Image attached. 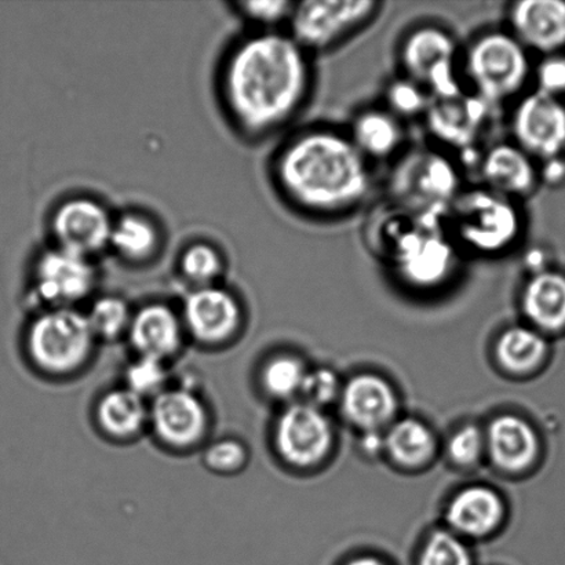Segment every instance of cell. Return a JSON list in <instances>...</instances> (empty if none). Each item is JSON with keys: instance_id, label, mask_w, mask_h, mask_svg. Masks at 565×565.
Segmentation results:
<instances>
[{"instance_id": "cell-10", "label": "cell", "mask_w": 565, "mask_h": 565, "mask_svg": "<svg viewBox=\"0 0 565 565\" xmlns=\"http://www.w3.org/2000/svg\"><path fill=\"white\" fill-rule=\"evenodd\" d=\"M94 341L96 335L86 315L74 308H52L33 321L28 349L38 367L66 374L86 362Z\"/></svg>"}, {"instance_id": "cell-33", "label": "cell", "mask_w": 565, "mask_h": 565, "mask_svg": "<svg viewBox=\"0 0 565 565\" xmlns=\"http://www.w3.org/2000/svg\"><path fill=\"white\" fill-rule=\"evenodd\" d=\"M127 390L140 397L153 396L166 391L168 370L164 360L140 356L126 373Z\"/></svg>"}, {"instance_id": "cell-29", "label": "cell", "mask_w": 565, "mask_h": 565, "mask_svg": "<svg viewBox=\"0 0 565 565\" xmlns=\"http://www.w3.org/2000/svg\"><path fill=\"white\" fill-rule=\"evenodd\" d=\"M431 99L430 94L417 82L398 74L387 81L381 104L407 125L408 121L424 120Z\"/></svg>"}, {"instance_id": "cell-15", "label": "cell", "mask_w": 565, "mask_h": 565, "mask_svg": "<svg viewBox=\"0 0 565 565\" xmlns=\"http://www.w3.org/2000/svg\"><path fill=\"white\" fill-rule=\"evenodd\" d=\"M276 448L285 461L297 467L319 462L330 450L332 431L319 407L294 404L282 412L275 431Z\"/></svg>"}, {"instance_id": "cell-17", "label": "cell", "mask_w": 565, "mask_h": 565, "mask_svg": "<svg viewBox=\"0 0 565 565\" xmlns=\"http://www.w3.org/2000/svg\"><path fill=\"white\" fill-rule=\"evenodd\" d=\"M154 434L166 445L190 447L206 434L209 417L201 398L186 390L159 393L149 409Z\"/></svg>"}, {"instance_id": "cell-16", "label": "cell", "mask_w": 565, "mask_h": 565, "mask_svg": "<svg viewBox=\"0 0 565 565\" xmlns=\"http://www.w3.org/2000/svg\"><path fill=\"white\" fill-rule=\"evenodd\" d=\"M507 30L541 57L565 52V2L519 0L508 6Z\"/></svg>"}, {"instance_id": "cell-27", "label": "cell", "mask_w": 565, "mask_h": 565, "mask_svg": "<svg viewBox=\"0 0 565 565\" xmlns=\"http://www.w3.org/2000/svg\"><path fill=\"white\" fill-rule=\"evenodd\" d=\"M385 446L397 462L415 467L428 461L434 454L435 440L425 425L415 419H404L390 430Z\"/></svg>"}, {"instance_id": "cell-8", "label": "cell", "mask_w": 565, "mask_h": 565, "mask_svg": "<svg viewBox=\"0 0 565 565\" xmlns=\"http://www.w3.org/2000/svg\"><path fill=\"white\" fill-rule=\"evenodd\" d=\"M374 0H305L294 6L288 35L310 55L340 46L381 14Z\"/></svg>"}, {"instance_id": "cell-12", "label": "cell", "mask_w": 565, "mask_h": 565, "mask_svg": "<svg viewBox=\"0 0 565 565\" xmlns=\"http://www.w3.org/2000/svg\"><path fill=\"white\" fill-rule=\"evenodd\" d=\"M97 285L92 258L54 246L38 257L33 287L38 297L52 308H72L83 301Z\"/></svg>"}, {"instance_id": "cell-39", "label": "cell", "mask_w": 565, "mask_h": 565, "mask_svg": "<svg viewBox=\"0 0 565 565\" xmlns=\"http://www.w3.org/2000/svg\"><path fill=\"white\" fill-rule=\"evenodd\" d=\"M483 436L476 426H467L452 436L448 445V454L459 465H469L478 461L483 450Z\"/></svg>"}, {"instance_id": "cell-28", "label": "cell", "mask_w": 565, "mask_h": 565, "mask_svg": "<svg viewBox=\"0 0 565 565\" xmlns=\"http://www.w3.org/2000/svg\"><path fill=\"white\" fill-rule=\"evenodd\" d=\"M546 343L539 332L525 327H512L498 342V359L508 370L524 373L544 359Z\"/></svg>"}, {"instance_id": "cell-1", "label": "cell", "mask_w": 565, "mask_h": 565, "mask_svg": "<svg viewBox=\"0 0 565 565\" xmlns=\"http://www.w3.org/2000/svg\"><path fill=\"white\" fill-rule=\"evenodd\" d=\"M313 81L310 54L288 33H254L225 61V107L247 135L267 136L297 118L309 102Z\"/></svg>"}, {"instance_id": "cell-13", "label": "cell", "mask_w": 565, "mask_h": 565, "mask_svg": "<svg viewBox=\"0 0 565 565\" xmlns=\"http://www.w3.org/2000/svg\"><path fill=\"white\" fill-rule=\"evenodd\" d=\"M478 184L522 203L542 184L540 163L512 140L490 143L478 163Z\"/></svg>"}, {"instance_id": "cell-23", "label": "cell", "mask_w": 565, "mask_h": 565, "mask_svg": "<svg viewBox=\"0 0 565 565\" xmlns=\"http://www.w3.org/2000/svg\"><path fill=\"white\" fill-rule=\"evenodd\" d=\"M489 448L498 467L518 472L534 461L539 441L534 430L523 419L501 417L490 426Z\"/></svg>"}, {"instance_id": "cell-21", "label": "cell", "mask_w": 565, "mask_h": 565, "mask_svg": "<svg viewBox=\"0 0 565 565\" xmlns=\"http://www.w3.org/2000/svg\"><path fill=\"white\" fill-rule=\"evenodd\" d=\"M523 312L534 326L545 331L565 327V275L540 267L531 269L520 297Z\"/></svg>"}, {"instance_id": "cell-37", "label": "cell", "mask_w": 565, "mask_h": 565, "mask_svg": "<svg viewBox=\"0 0 565 565\" xmlns=\"http://www.w3.org/2000/svg\"><path fill=\"white\" fill-rule=\"evenodd\" d=\"M533 88L564 98L565 96V54L547 55L534 65Z\"/></svg>"}, {"instance_id": "cell-7", "label": "cell", "mask_w": 565, "mask_h": 565, "mask_svg": "<svg viewBox=\"0 0 565 565\" xmlns=\"http://www.w3.org/2000/svg\"><path fill=\"white\" fill-rule=\"evenodd\" d=\"M401 75L417 82L434 99L467 90L462 75V46L448 28L419 22L409 28L397 46Z\"/></svg>"}, {"instance_id": "cell-40", "label": "cell", "mask_w": 565, "mask_h": 565, "mask_svg": "<svg viewBox=\"0 0 565 565\" xmlns=\"http://www.w3.org/2000/svg\"><path fill=\"white\" fill-rule=\"evenodd\" d=\"M385 446V440L376 430H369L363 439V448L367 454H379L382 447Z\"/></svg>"}, {"instance_id": "cell-31", "label": "cell", "mask_w": 565, "mask_h": 565, "mask_svg": "<svg viewBox=\"0 0 565 565\" xmlns=\"http://www.w3.org/2000/svg\"><path fill=\"white\" fill-rule=\"evenodd\" d=\"M86 318L96 338L114 340L121 332L129 331L132 313L125 299L105 296L93 302Z\"/></svg>"}, {"instance_id": "cell-30", "label": "cell", "mask_w": 565, "mask_h": 565, "mask_svg": "<svg viewBox=\"0 0 565 565\" xmlns=\"http://www.w3.org/2000/svg\"><path fill=\"white\" fill-rule=\"evenodd\" d=\"M180 269L182 276L196 288L213 286L223 274L224 259L217 248L209 243L198 242L181 254Z\"/></svg>"}, {"instance_id": "cell-6", "label": "cell", "mask_w": 565, "mask_h": 565, "mask_svg": "<svg viewBox=\"0 0 565 565\" xmlns=\"http://www.w3.org/2000/svg\"><path fill=\"white\" fill-rule=\"evenodd\" d=\"M465 87L494 109L518 102L533 85V54L503 28L476 33L462 46Z\"/></svg>"}, {"instance_id": "cell-20", "label": "cell", "mask_w": 565, "mask_h": 565, "mask_svg": "<svg viewBox=\"0 0 565 565\" xmlns=\"http://www.w3.org/2000/svg\"><path fill=\"white\" fill-rule=\"evenodd\" d=\"M129 337L140 356L166 360L181 347L182 323L168 305L151 303L132 315Z\"/></svg>"}, {"instance_id": "cell-5", "label": "cell", "mask_w": 565, "mask_h": 565, "mask_svg": "<svg viewBox=\"0 0 565 565\" xmlns=\"http://www.w3.org/2000/svg\"><path fill=\"white\" fill-rule=\"evenodd\" d=\"M465 168L431 142L408 146L386 175L387 203L407 212L443 217L467 186Z\"/></svg>"}, {"instance_id": "cell-11", "label": "cell", "mask_w": 565, "mask_h": 565, "mask_svg": "<svg viewBox=\"0 0 565 565\" xmlns=\"http://www.w3.org/2000/svg\"><path fill=\"white\" fill-rule=\"evenodd\" d=\"M511 131L512 141L540 164L564 158V98L531 88L512 105Z\"/></svg>"}, {"instance_id": "cell-3", "label": "cell", "mask_w": 565, "mask_h": 565, "mask_svg": "<svg viewBox=\"0 0 565 565\" xmlns=\"http://www.w3.org/2000/svg\"><path fill=\"white\" fill-rule=\"evenodd\" d=\"M364 235L376 262L408 290H441L456 279L465 262L443 217L407 212L391 203L376 210Z\"/></svg>"}, {"instance_id": "cell-14", "label": "cell", "mask_w": 565, "mask_h": 565, "mask_svg": "<svg viewBox=\"0 0 565 565\" xmlns=\"http://www.w3.org/2000/svg\"><path fill=\"white\" fill-rule=\"evenodd\" d=\"M114 221L107 207L94 199H68L52 217L55 246L92 258L109 246Z\"/></svg>"}, {"instance_id": "cell-24", "label": "cell", "mask_w": 565, "mask_h": 565, "mask_svg": "<svg viewBox=\"0 0 565 565\" xmlns=\"http://www.w3.org/2000/svg\"><path fill=\"white\" fill-rule=\"evenodd\" d=\"M502 503L494 491L472 487L457 495L448 508L447 520L454 529L468 535H484L497 527Z\"/></svg>"}, {"instance_id": "cell-19", "label": "cell", "mask_w": 565, "mask_h": 565, "mask_svg": "<svg viewBox=\"0 0 565 565\" xmlns=\"http://www.w3.org/2000/svg\"><path fill=\"white\" fill-rule=\"evenodd\" d=\"M406 126L380 103L356 110L345 130L371 164H391L408 147Z\"/></svg>"}, {"instance_id": "cell-41", "label": "cell", "mask_w": 565, "mask_h": 565, "mask_svg": "<svg viewBox=\"0 0 565 565\" xmlns=\"http://www.w3.org/2000/svg\"><path fill=\"white\" fill-rule=\"evenodd\" d=\"M348 565H386L380 561H376V558L373 557H363L358 558V561H353L352 563H349Z\"/></svg>"}, {"instance_id": "cell-38", "label": "cell", "mask_w": 565, "mask_h": 565, "mask_svg": "<svg viewBox=\"0 0 565 565\" xmlns=\"http://www.w3.org/2000/svg\"><path fill=\"white\" fill-rule=\"evenodd\" d=\"M302 395L307 396L310 406H323L334 401L338 393V380L330 370H318L305 376Z\"/></svg>"}, {"instance_id": "cell-2", "label": "cell", "mask_w": 565, "mask_h": 565, "mask_svg": "<svg viewBox=\"0 0 565 565\" xmlns=\"http://www.w3.org/2000/svg\"><path fill=\"white\" fill-rule=\"evenodd\" d=\"M273 174L282 199L305 217L331 221L363 207L373 190V164L345 129L305 127L282 143Z\"/></svg>"}, {"instance_id": "cell-9", "label": "cell", "mask_w": 565, "mask_h": 565, "mask_svg": "<svg viewBox=\"0 0 565 565\" xmlns=\"http://www.w3.org/2000/svg\"><path fill=\"white\" fill-rule=\"evenodd\" d=\"M495 113L491 105L465 90L458 96L431 99L423 121L429 142L451 153L467 168L476 166L484 151Z\"/></svg>"}, {"instance_id": "cell-32", "label": "cell", "mask_w": 565, "mask_h": 565, "mask_svg": "<svg viewBox=\"0 0 565 565\" xmlns=\"http://www.w3.org/2000/svg\"><path fill=\"white\" fill-rule=\"evenodd\" d=\"M307 374L297 359L281 356L274 359L264 369L263 382L269 395L286 398L301 393Z\"/></svg>"}, {"instance_id": "cell-4", "label": "cell", "mask_w": 565, "mask_h": 565, "mask_svg": "<svg viewBox=\"0 0 565 565\" xmlns=\"http://www.w3.org/2000/svg\"><path fill=\"white\" fill-rule=\"evenodd\" d=\"M443 221L465 259L511 256L525 234L522 203L480 184L465 186Z\"/></svg>"}, {"instance_id": "cell-25", "label": "cell", "mask_w": 565, "mask_h": 565, "mask_svg": "<svg viewBox=\"0 0 565 565\" xmlns=\"http://www.w3.org/2000/svg\"><path fill=\"white\" fill-rule=\"evenodd\" d=\"M97 419L110 436L129 439L143 428L149 419V409L142 397L126 387L109 392L99 401Z\"/></svg>"}, {"instance_id": "cell-35", "label": "cell", "mask_w": 565, "mask_h": 565, "mask_svg": "<svg viewBox=\"0 0 565 565\" xmlns=\"http://www.w3.org/2000/svg\"><path fill=\"white\" fill-rule=\"evenodd\" d=\"M296 2L273 0V2L237 3L243 17L263 31H275L276 26L288 24Z\"/></svg>"}, {"instance_id": "cell-36", "label": "cell", "mask_w": 565, "mask_h": 565, "mask_svg": "<svg viewBox=\"0 0 565 565\" xmlns=\"http://www.w3.org/2000/svg\"><path fill=\"white\" fill-rule=\"evenodd\" d=\"M246 461L247 450L237 440H220L210 446L204 452V463L217 473H235L243 468Z\"/></svg>"}, {"instance_id": "cell-22", "label": "cell", "mask_w": 565, "mask_h": 565, "mask_svg": "<svg viewBox=\"0 0 565 565\" xmlns=\"http://www.w3.org/2000/svg\"><path fill=\"white\" fill-rule=\"evenodd\" d=\"M343 413L364 430H379L395 417V393L384 380L375 375H359L343 391Z\"/></svg>"}, {"instance_id": "cell-26", "label": "cell", "mask_w": 565, "mask_h": 565, "mask_svg": "<svg viewBox=\"0 0 565 565\" xmlns=\"http://www.w3.org/2000/svg\"><path fill=\"white\" fill-rule=\"evenodd\" d=\"M159 243V230L147 215L126 213L114 221L109 247L126 262H147L157 253Z\"/></svg>"}, {"instance_id": "cell-18", "label": "cell", "mask_w": 565, "mask_h": 565, "mask_svg": "<svg viewBox=\"0 0 565 565\" xmlns=\"http://www.w3.org/2000/svg\"><path fill=\"white\" fill-rule=\"evenodd\" d=\"M241 321L239 302L223 287H198L185 299L184 324L199 342L230 340L239 329Z\"/></svg>"}, {"instance_id": "cell-34", "label": "cell", "mask_w": 565, "mask_h": 565, "mask_svg": "<svg viewBox=\"0 0 565 565\" xmlns=\"http://www.w3.org/2000/svg\"><path fill=\"white\" fill-rule=\"evenodd\" d=\"M419 565H470V557L461 541L440 531L430 536Z\"/></svg>"}]
</instances>
